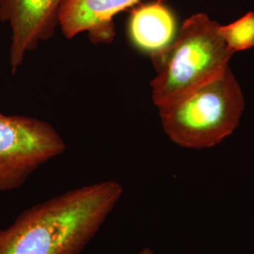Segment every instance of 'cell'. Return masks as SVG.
Returning a JSON list of instances; mask_svg holds the SVG:
<instances>
[{
    "label": "cell",
    "mask_w": 254,
    "mask_h": 254,
    "mask_svg": "<svg viewBox=\"0 0 254 254\" xmlns=\"http://www.w3.org/2000/svg\"><path fill=\"white\" fill-rule=\"evenodd\" d=\"M65 150L64 138L50 124L0 112V192L22 187L41 166Z\"/></svg>",
    "instance_id": "obj_4"
},
{
    "label": "cell",
    "mask_w": 254,
    "mask_h": 254,
    "mask_svg": "<svg viewBox=\"0 0 254 254\" xmlns=\"http://www.w3.org/2000/svg\"><path fill=\"white\" fill-rule=\"evenodd\" d=\"M220 24L200 12L186 19L173 43L151 55L155 76L150 83L158 112L171 109L216 78L235 55L219 33Z\"/></svg>",
    "instance_id": "obj_2"
},
{
    "label": "cell",
    "mask_w": 254,
    "mask_h": 254,
    "mask_svg": "<svg viewBox=\"0 0 254 254\" xmlns=\"http://www.w3.org/2000/svg\"><path fill=\"white\" fill-rule=\"evenodd\" d=\"M64 0H0V20L10 26L9 65L12 73L26 55L54 35Z\"/></svg>",
    "instance_id": "obj_5"
},
{
    "label": "cell",
    "mask_w": 254,
    "mask_h": 254,
    "mask_svg": "<svg viewBox=\"0 0 254 254\" xmlns=\"http://www.w3.org/2000/svg\"><path fill=\"white\" fill-rule=\"evenodd\" d=\"M123 193L119 183L108 180L40 202L0 231V254H80Z\"/></svg>",
    "instance_id": "obj_1"
},
{
    "label": "cell",
    "mask_w": 254,
    "mask_h": 254,
    "mask_svg": "<svg viewBox=\"0 0 254 254\" xmlns=\"http://www.w3.org/2000/svg\"><path fill=\"white\" fill-rule=\"evenodd\" d=\"M245 110L241 86L230 66L159 116L165 134L188 149L218 145L239 127Z\"/></svg>",
    "instance_id": "obj_3"
},
{
    "label": "cell",
    "mask_w": 254,
    "mask_h": 254,
    "mask_svg": "<svg viewBox=\"0 0 254 254\" xmlns=\"http://www.w3.org/2000/svg\"><path fill=\"white\" fill-rule=\"evenodd\" d=\"M139 1L64 0L59 12V26L67 39L87 32L93 44H110L115 37V15Z\"/></svg>",
    "instance_id": "obj_6"
},
{
    "label": "cell",
    "mask_w": 254,
    "mask_h": 254,
    "mask_svg": "<svg viewBox=\"0 0 254 254\" xmlns=\"http://www.w3.org/2000/svg\"><path fill=\"white\" fill-rule=\"evenodd\" d=\"M219 33L228 48L236 54L254 47V12L250 11L229 25L219 27Z\"/></svg>",
    "instance_id": "obj_8"
},
{
    "label": "cell",
    "mask_w": 254,
    "mask_h": 254,
    "mask_svg": "<svg viewBox=\"0 0 254 254\" xmlns=\"http://www.w3.org/2000/svg\"><path fill=\"white\" fill-rule=\"evenodd\" d=\"M177 23L173 10L162 0L139 5L131 10L128 37L139 51L154 54L173 43Z\"/></svg>",
    "instance_id": "obj_7"
},
{
    "label": "cell",
    "mask_w": 254,
    "mask_h": 254,
    "mask_svg": "<svg viewBox=\"0 0 254 254\" xmlns=\"http://www.w3.org/2000/svg\"><path fill=\"white\" fill-rule=\"evenodd\" d=\"M134 254H154V251L152 250V249H150V248H148V247H145V248H143V249H141L140 251H138L137 253Z\"/></svg>",
    "instance_id": "obj_9"
}]
</instances>
